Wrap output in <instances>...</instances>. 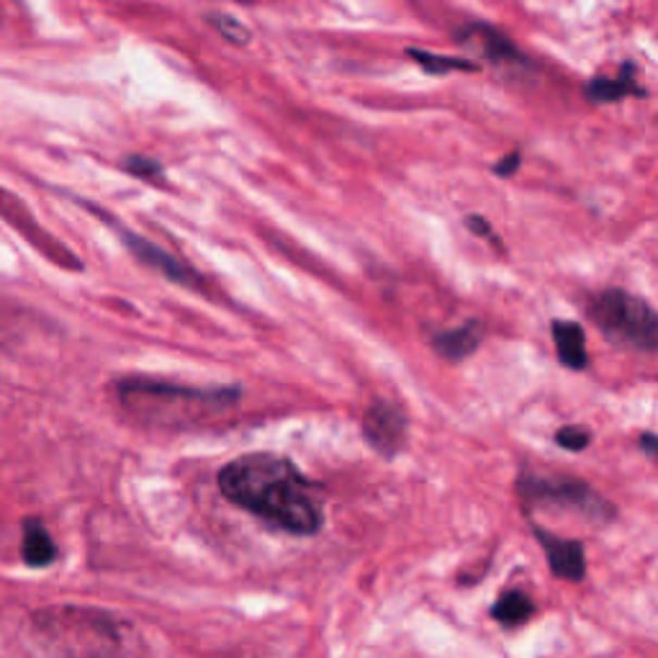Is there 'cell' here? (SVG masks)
<instances>
[{
	"label": "cell",
	"instance_id": "5bb4252c",
	"mask_svg": "<svg viewBox=\"0 0 658 658\" xmlns=\"http://www.w3.org/2000/svg\"><path fill=\"white\" fill-rule=\"evenodd\" d=\"M635 94H641V90L638 85L633 83L631 67H625V73L620 77H597V80H592L589 88H586V96H589L594 103H612Z\"/></svg>",
	"mask_w": 658,
	"mask_h": 658
},
{
	"label": "cell",
	"instance_id": "52a82bcc",
	"mask_svg": "<svg viewBox=\"0 0 658 658\" xmlns=\"http://www.w3.org/2000/svg\"><path fill=\"white\" fill-rule=\"evenodd\" d=\"M363 435L381 456L392 458L407 443V417L392 401H376L363 417Z\"/></svg>",
	"mask_w": 658,
	"mask_h": 658
},
{
	"label": "cell",
	"instance_id": "ffe728a7",
	"mask_svg": "<svg viewBox=\"0 0 658 658\" xmlns=\"http://www.w3.org/2000/svg\"><path fill=\"white\" fill-rule=\"evenodd\" d=\"M520 167V152H509L505 160H499L497 165H494V173L499 175V178H509V175H514V170Z\"/></svg>",
	"mask_w": 658,
	"mask_h": 658
},
{
	"label": "cell",
	"instance_id": "5b68a950",
	"mask_svg": "<svg viewBox=\"0 0 658 658\" xmlns=\"http://www.w3.org/2000/svg\"><path fill=\"white\" fill-rule=\"evenodd\" d=\"M520 494L522 499L535 501V505H561L579 509L586 518L603 522L610 520L614 509L610 501L599 497V492H594L589 484L576 479H522L520 481Z\"/></svg>",
	"mask_w": 658,
	"mask_h": 658
},
{
	"label": "cell",
	"instance_id": "4fadbf2b",
	"mask_svg": "<svg viewBox=\"0 0 658 658\" xmlns=\"http://www.w3.org/2000/svg\"><path fill=\"white\" fill-rule=\"evenodd\" d=\"M535 605L533 599L525 597L522 592H507L501 594V599L492 607V618L505 628H518L533 618Z\"/></svg>",
	"mask_w": 658,
	"mask_h": 658
},
{
	"label": "cell",
	"instance_id": "8fae6325",
	"mask_svg": "<svg viewBox=\"0 0 658 658\" xmlns=\"http://www.w3.org/2000/svg\"><path fill=\"white\" fill-rule=\"evenodd\" d=\"M550 332H554V343L561 363L571 368V371H582V368H586V335L582 324L558 320L554 322Z\"/></svg>",
	"mask_w": 658,
	"mask_h": 658
},
{
	"label": "cell",
	"instance_id": "e0dca14e",
	"mask_svg": "<svg viewBox=\"0 0 658 658\" xmlns=\"http://www.w3.org/2000/svg\"><path fill=\"white\" fill-rule=\"evenodd\" d=\"M481 45H484L486 54L497 57V60H518V47L512 45L507 37H501L499 32H492V28H481Z\"/></svg>",
	"mask_w": 658,
	"mask_h": 658
},
{
	"label": "cell",
	"instance_id": "3957f363",
	"mask_svg": "<svg viewBox=\"0 0 658 658\" xmlns=\"http://www.w3.org/2000/svg\"><path fill=\"white\" fill-rule=\"evenodd\" d=\"M34 625L57 656L111 658L116 654L119 633L109 614L77 607H49L34 614Z\"/></svg>",
	"mask_w": 658,
	"mask_h": 658
},
{
	"label": "cell",
	"instance_id": "9a60e30c",
	"mask_svg": "<svg viewBox=\"0 0 658 658\" xmlns=\"http://www.w3.org/2000/svg\"><path fill=\"white\" fill-rule=\"evenodd\" d=\"M409 57H412L417 65L427 70L430 75H445V73H452V70H473L471 62L456 60V57L424 52V49H409Z\"/></svg>",
	"mask_w": 658,
	"mask_h": 658
},
{
	"label": "cell",
	"instance_id": "7c38bea8",
	"mask_svg": "<svg viewBox=\"0 0 658 658\" xmlns=\"http://www.w3.org/2000/svg\"><path fill=\"white\" fill-rule=\"evenodd\" d=\"M21 556L32 569H45L57 558V546L49 530L39 520H24V537H21Z\"/></svg>",
	"mask_w": 658,
	"mask_h": 658
},
{
	"label": "cell",
	"instance_id": "277c9868",
	"mask_svg": "<svg viewBox=\"0 0 658 658\" xmlns=\"http://www.w3.org/2000/svg\"><path fill=\"white\" fill-rule=\"evenodd\" d=\"M589 314L605 337L620 348L658 352V311L638 296L610 288L594 296Z\"/></svg>",
	"mask_w": 658,
	"mask_h": 658
},
{
	"label": "cell",
	"instance_id": "9c48e42d",
	"mask_svg": "<svg viewBox=\"0 0 658 658\" xmlns=\"http://www.w3.org/2000/svg\"><path fill=\"white\" fill-rule=\"evenodd\" d=\"M535 535L537 541H541L543 550H546L550 571H554L558 579H566V582H582L586 574V558H584L582 543L563 541V537L550 535L541 527H535Z\"/></svg>",
	"mask_w": 658,
	"mask_h": 658
},
{
	"label": "cell",
	"instance_id": "30bf717a",
	"mask_svg": "<svg viewBox=\"0 0 658 658\" xmlns=\"http://www.w3.org/2000/svg\"><path fill=\"white\" fill-rule=\"evenodd\" d=\"M481 337H484V324H481L479 320H471V322H465L463 327H456V330H448V332H440V335H435L433 345L445 360L458 363V360L469 358L471 352H476V348L481 345Z\"/></svg>",
	"mask_w": 658,
	"mask_h": 658
},
{
	"label": "cell",
	"instance_id": "6da1fadb",
	"mask_svg": "<svg viewBox=\"0 0 658 658\" xmlns=\"http://www.w3.org/2000/svg\"><path fill=\"white\" fill-rule=\"evenodd\" d=\"M226 501L291 535H314L322 527V505L303 473L275 452H247L219 471Z\"/></svg>",
	"mask_w": 658,
	"mask_h": 658
},
{
	"label": "cell",
	"instance_id": "ba28073f",
	"mask_svg": "<svg viewBox=\"0 0 658 658\" xmlns=\"http://www.w3.org/2000/svg\"><path fill=\"white\" fill-rule=\"evenodd\" d=\"M119 232H122L124 245L134 252V258H139L145 265L154 268V271L162 273L170 281L181 283V286H188V288L201 286V278H198V275L190 271L188 265H183L181 260H175L173 254L160 250L158 245L147 243V239H141L139 235H132V232H126V229H119Z\"/></svg>",
	"mask_w": 658,
	"mask_h": 658
},
{
	"label": "cell",
	"instance_id": "d6986e66",
	"mask_svg": "<svg viewBox=\"0 0 658 658\" xmlns=\"http://www.w3.org/2000/svg\"><path fill=\"white\" fill-rule=\"evenodd\" d=\"M556 443L561 445L563 450L579 452V450H584L586 445L592 443V433L586 427H576V424H569V427L558 430V433H556Z\"/></svg>",
	"mask_w": 658,
	"mask_h": 658
},
{
	"label": "cell",
	"instance_id": "7a4b0ae2",
	"mask_svg": "<svg viewBox=\"0 0 658 658\" xmlns=\"http://www.w3.org/2000/svg\"><path fill=\"white\" fill-rule=\"evenodd\" d=\"M119 405L134 420L154 427H188L239 401V388H194L152 378H126L116 386Z\"/></svg>",
	"mask_w": 658,
	"mask_h": 658
},
{
	"label": "cell",
	"instance_id": "603a6c76",
	"mask_svg": "<svg viewBox=\"0 0 658 658\" xmlns=\"http://www.w3.org/2000/svg\"><path fill=\"white\" fill-rule=\"evenodd\" d=\"M237 3H254V0H237Z\"/></svg>",
	"mask_w": 658,
	"mask_h": 658
},
{
	"label": "cell",
	"instance_id": "ac0fdd59",
	"mask_svg": "<svg viewBox=\"0 0 658 658\" xmlns=\"http://www.w3.org/2000/svg\"><path fill=\"white\" fill-rule=\"evenodd\" d=\"M126 173H132L134 178L141 181H162V167L160 162H154L152 158H145V154H132L129 160H126Z\"/></svg>",
	"mask_w": 658,
	"mask_h": 658
},
{
	"label": "cell",
	"instance_id": "8992f818",
	"mask_svg": "<svg viewBox=\"0 0 658 658\" xmlns=\"http://www.w3.org/2000/svg\"><path fill=\"white\" fill-rule=\"evenodd\" d=\"M0 216H3L11 226H16L21 235H24V239H28V243L37 247L47 260H52V263H57L60 268H67V271H73V268L77 271V268H80V260H77L65 245L57 243L49 232L41 229L37 219H34V214H28V209L18 201L16 194H9V190L3 188H0Z\"/></svg>",
	"mask_w": 658,
	"mask_h": 658
},
{
	"label": "cell",
	"instance_id": "7402d4cb",
	"mask_svg": "<svg viewBox=\"0 0 658 658\" xmlns=\"http://www.w3.org/2000/svg\"><path fill=\"white\" fill-rule=\"evenodd\" d=\"M641 448H643V452H648L650 458H658V437L656 435H650V433H643L641 435Z\"/></svg>",
	"mask_w": 658,
	"mask_h": 658
},
{
	"label": "cell",
	"instance_id": "2e32d148",
	"mask_svg": "<svg viewBox=\"0 0 658 658\" xmlns=\"http://www.w3.org/2000/svg\"><path fill=\"white\" fill-rule=\"evenodd\" d=\"M211 24H214V28L226 41H232V45H247V41L252 39L250 28H247L243 21H237L235 16H224V13H216V16L209 18Z\"/></svg>",
	"mask_w": 658,
	"mask_h": 658
},
{
	"label": "cell",
	"instance_id": "44dd1931",
	"mask_svg": "<svg viewBox=\"0 0 658 658\" xmlns=\"http://www.w3.org/2000/svg\"><path fill=\"white\" fill-rule=\"evenodd\" d=\"M465 226H469V229H471L476 237L492 239V243H494V239H497V235H494V232H492V226L486 224L481 216H473V214H471L469 219H465Z\"/></svg>",
	"mask_w": 658,
	"mask_h": 658
}]
</instances>
